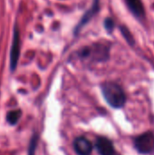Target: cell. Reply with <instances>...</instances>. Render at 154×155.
<instances>
[{"mask_svg": "<svg viewBox=\"0 0 154 155\" xmlns=\"http://www.w3.org/2000/svg\"><path fill=\"white\" fill-rule=\"evenodd\" d=\"M121 31L123 35V37L126 39V41L130 44V45H134V40H133V37L131 34V32L127 29V27L125 26H122L121 27Z\"/></svg>", "mask_w": 154, "mask_h": 155, "instance_id": "30bf717a", "label": "cell"}, {"mask_svg": "<svg viewBox=\"0 0 154 155\" xmlns=\"http://www.w3.org/2000/svg\"><path fill=\"white\" fill-rule=\"evenodd\" d=\"M104 100L113 108H122L126 103V94L123 87L114 82H105L101 85Z\"/></svg>", "mask_w": 154, "mask_h": 155, "instance_id": "6da1fadb", "label": "cell"}, {"mask_svg": "<svg viewBox=\"0 0 154 155\" xmlns=\"http://www.w3.org/2000/svg\"><path fill=\"white\" fill-rule=\"evenodd\" d=\"M131 13L139 19H142L145 15V10L142 0H124Z\"/></svg>", "mask_w": 154, "mask_h": 155, "instance_id": "ba28073f", "label": "cell"}, {"mask_svg": "<svg viewBox=\"0 0 154 155\" xmlns=\"http://www.w3.org/2000/svg\"><path fill=\"white\" fill-rule=\"evenodd\" d=\"M134 147L141 154H150L154 151V134L146 132L134 140Z\"/></svg>", "mask_w": 154, "mask_h": 155, "instance_id": "3957f363", "label": "cell"}, {"mask_svg": "<svg viewBox=\"0 0 154 155\" xmlns=\"http://www.w3.org/2000/svg\"><path fill=\"white\" fill-rule=\"evenodd\" d=\"M94 148L100 155H115L116 152L113 142L103 136H100L94 143Z\"/></svg>", "mask_w": 154, "mask_h": 155, "instance_id": "5b68a950", "label": "cell"}, {"mask_svg": "<svg viewBox=\"0 0 154 155\" xmlns=\"http://www.w3.org/2000/svg\"><path fill=\"white\" fill-rule=\"evenodd\" d=\"M21 115H22L21 110L10 111V112H8L7 114H6V121H7V123H8L9 124H11V125H15V124L18 123V121H19V119H20V117H21Z\"/></svg>", "mask_w": 154, "mask_h": 155, "instance_id": "9c48e42d", "label": "cell"}, {"mask_svg": "<svg viewBox=\"0 0 154 155\" xmlns=\"http://www.w3.org/2000/svg\"><path fill=\"white\" fill-rule=\"evenodd\" d=\"M36 143H37V136L34 135V136H33V138L31 140V143H30V146H29V150H28V155L34 154Z\"/></svg>", "mask_w": 154, "mask_h": 155, "instance_id": "8fae6325", "label": "cell"}, {"mask_svg": "<svg viewBox=\"0 0 154 155\" xmlns=\"http://www.w3.org/2000/svg\"><path fill=\"white\" fill-rule=\"evenodd\" d=\"M99 9H100V6H99V0H94L93 5H92V6L84 14L83 17L80 19V22H79L78 25L75 26V28H74V35H77V34L81 31V29H82L86 24H88V23L90 22V20L98 13Z\"/></svg>", "mask_w": 154, "mask_h": 155, "instance_id": "52a82bcc", "label": "cell"}, {"mask_svg": "<svg viewBox=\"0 0 154 155\" xmlns=\"http://www.w3.org/2000/svg\"><path fill=\"white\" fill-rule=\"evenodd\" d=\"M20 31L16 25H15L13 29V40L10 51V70L14 72L16 69L18 59L20 56Z\"/></svg>", "mask_w": 154, "mask_h": 155, "instance_id": "277c9868", "label": "cell"}, {"mask_svg": "<svg viewBox=\"0 0 154 155\" xmlns=\"http://www.w3.org/2000/svg\"><path fill=\"white\" fill-rule=\"evenodd\" d=\"M78 56L82 59H90L93 62H104L109 59V49L103 45H94L93 47L86 46L82 48Z\"/></svg>", "mask_w": 154, "mask_h": 155, "instance_id": "7a4b0ae2", "label": "cell"}, {"mask_svg": "<svg viewBox=\"0 0 154 155\" xmlns=\"http://www.w3.org/2000/svg\"><path fill=\"white\" fill-rule=\"evenodd\" d=\"M73 145L74 152L78 155H90L93 149V145L91 141L84 136L75 138Z\"/></svg>", "mask_w": 154, "mask_h": 155, "instance_id": "8992f818", "label": "cell"}, {"mask_svg": "<svg viewBox=\"0 0 154 155\" xmlns=\"http://www.w3.org/2000/svg\"><path fill=\"white\" fill-rule=\"evenodd\" d=\"M114 26H115V24L112 18H106L104 20V27L108 32H113V30L114 29Z\"/></svg>", "mask_w": 154, "mask_h": 155, "instance_id": "7c38bea8", "label": "cell"}]
</instances>
